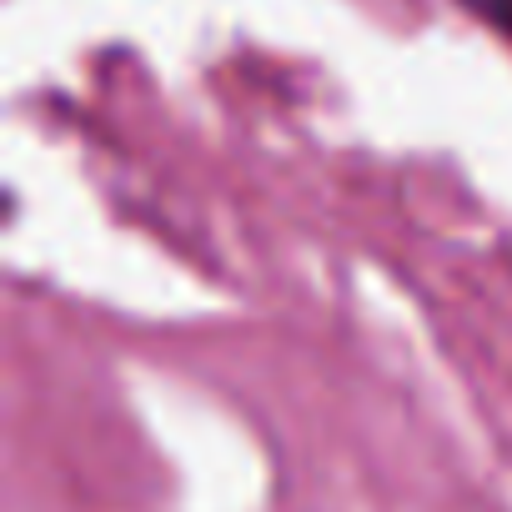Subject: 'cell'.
<instances>
[{
  "label": "cell",
  "mask_w": 512,
  "mask_h": 512,
  "mask_svg": "<svg viewBox=\"0 0 512 512\" xmlns=\"http://www.w3.org/2000/svg\"><path fill=\"white\" fill-rule=\"evenodd\" d=\"M462 6H467L477 21H487L497 36L512 41V0H462Z\"/></svg>",
  "instance_id": "cell-1"
}]
</instances>
